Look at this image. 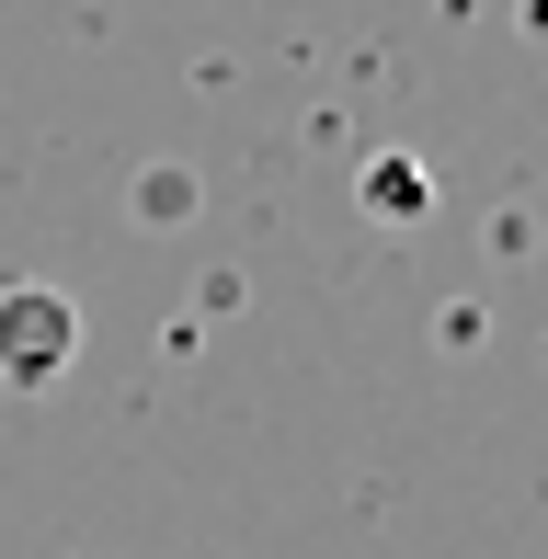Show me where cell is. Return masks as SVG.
<instances>
[{
    "instance_id": "cell-1",
    "label": "cell",
    "mask_w": 548,
    "mask_h": 559,
    "mask_svg": "<svg viewBox=\"0 0 548 559\" xmlns=\"http://www.w3.org/2000/svg\"><path fill=\"white\" fill-rule=\"evenodd\" d=\"M58 366H69V309L46 286L0 297V377H12V389H46Z\"/></svg>"
}]
</instances>
